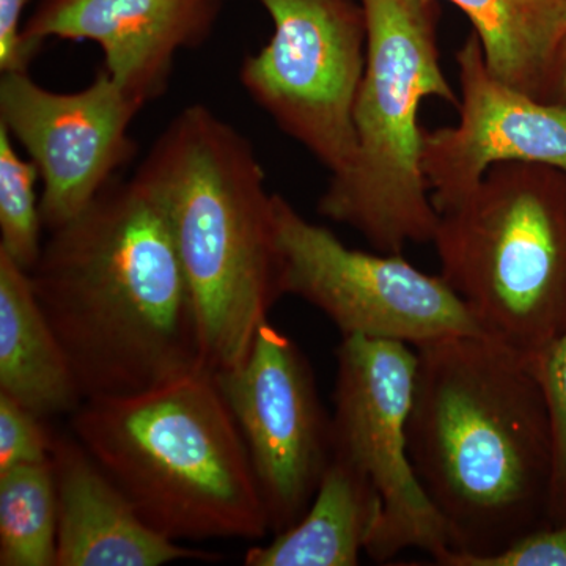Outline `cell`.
<instances>
[{
	"mask_svg": "<svg viewBox=\"0 0 566 566\" xmlns=\"http://www.w3.org/2000/svg\"><path fill=\"white\" fill-rule=\"evenodd\" d=\"M142 109L104 69L74 93L48 91L28 71L2 73L0 125L39 167L48 232L76 218L132 161L128 129Z\"/></svg>",
	"mask_w": 566,
	"mask_h": 566,
	"instance_id": "8fae6325",
	"label": "cell"
},
{
	"mask_svg": "<svg viewBox=\"0 0 566 566\" xmlns=\"http://www.w3.org/2000/svg\"><path fill=\"white\" fill-rule=\"evenodd\" d=\"M455 61L460 118L423 136L422 167L436 210L460 202L497 164H543L566 174V102H542L497 80L474 32Z\"/></svg>",
	"mask_w": 566,
	"mask_h": 566,
	"instance_id": "7c38bea8",
	"label": "cell"
},
{
	"mask_svg": "<svg viewBox=\"0 0 566 566\" xmlns=\"http://www.w3.org/2000/svg\"><path fill=\"white\" fill-rule=\"evenodd\" d=\"M57 494L51 461L0 472V565L55 566Z\"/></svg>",
	"mask_w": 566,
	"mask_h": 566,
	"instance_id": "ac0fdd59",
	"label": "cell"
},
{
	"mask_svg": "<svg viewBox=\"0 0 566 566\" xmlns=\"http://www.w3.org/2000/svg\"><path fill=\"white\" fill-rule=\"evenodd\" d=\"M274 230L282 294L322 311L342 337L430 344L486 335L442 275H430L401 253L346 248L326 227L307 221L274 193Z\"/></svg>",
	"mask_w": 566,
	"mask_h": 566,
	"instance_id": "52a82bcc",
	"label": "cell"
},
{
	"mask_svg": "<svg viewBox=\"0 0 566 566\" xmlns=\"http://www.w3.org/2000/svg\"><path fill=\"white\" fill-rule=\"evenodd\" d=\"M222 0H40L22 25L25 54L50 39L93 41L104 70L142 107L169 87L175 57L208 40Z\"/></svg>",
	"mask_w": 566,
	"mask_h": 566,
	"instance_id": "4fadbf2b",
	"label": "cell"
},
{
	"mask_svg": "<svg viewBox=\"0 0 566 566\" xmlns=\"http://www.w3.org/2000/svg\"><path fill=\"white\" fill-rule=\"evenodd\" d=\"M214 378L248 447L271 534H281L307 512L333 457V417L311 363L264 322L243 363Z\"/></svg>",
	"mask_w": 566,
	"mask_h": 566,
	"instance_id": "30bf717a",
	"label": "cell"
},
{
	"mask_svg": "<svg viewBox=\"0 0 566 566\" xmlns=\"http://www.w3.org/2000/svg\"><path fill=\"white\" fill-rule=\"evenodd\" d=\"M273 20L240 80L283 133L331 175L356 151L354 107L367 65V13L357 0H256Z\"/></svg>",
	"mask_w": 566,
	"mask_h": 566,
	"instance_id": "ba28073f",
	"label": "cell"
},
{
	"mask_svg": "<svg viewBox=\"0 0 566 566\" xmlns=\"http://www.w3.org/2000/svg\"><path fill=\"white\" fill-rule=\"evenodd\" d=\"M163 208L191 289L205 367H238L282 297L274 193L251 142L203 104L185 107L137 169Z\"/></svg>",
	"mask_w": 566,
	"mask_h": 566,
	"instance_id": "3957f363",
	"label": "cell"
},
{
	"mask_svg": "<svg viewBox=\"0 0 566 566\" xmlns=\"http://www.w3.org/2000/svg\"><path fill=\"white\" fill-rule=\"evenodd\" d=\"M441 275L486 335L536 356L566 329V174L504 163L439 211Z\"/></svg>",
	"mask_w": 566,
	"mask_h": 566,
	"instance_id": "8992f818",
	"label": "cell"
},
{
	"mask_svg": "<svg viewBox=\"0 0 566 566\" xmlns=\"http://www.w3.org/2000/svg\"><path fill=\"white\" fill-rule=\"evenodd\" d=\"M566 524V495L562 502L560 510H558L556 526H564Z\"/></svg>",
	"mask_w": 566,
	"mask_h": 566,
	"instance_id": "d4e9b609",
	"label": "cell"
},
{
	"mask_svg": "<svg viewBox=\"0 0 566 566\" xmlns=\"http://www.w3.org/2000/svg\"><path fill=\"white\" fill-rule=\"evenodd\" d=\"M441 566H566V524L538 528L491 556L447 549L434 558Z\"/></svg>",
	"mask_w": 566,
	"mask_h": 566,
	"instance_id": "7402d4cb",
	"label": "cell"
},
{
	"mask_svg": "<svg viewBox=\"0 0 566 566\" xmlns=\"http://www.w3.org/2000/svg\"><path fill=\"white\" fill-rule=\"evenodd\" d=\"M547 406L554 442V526L566 495V329L531 359Z\"/></svg>",
	"mask_w": 566,
	"mask_h": 566,
	"instance_id": "ffe728a7",
	"label": "cell"
},
{
	"mask_svg": "<svg viewBox=\"0 0 566 566\" xmlns=\"http://www.w3.org/2000/svg\"><path fill=\"white\" fill-rule=\"evenodd\" d=\"M0 394L41 419L74 415L84 397L31 275L0 252Z\"/></svg>",
	"mask_w": 566,
	"mask_h": 566,
	"instance_id": "9a60e30c",
	"label": "cell"
},
{
	"mask_svg": "<svg viewBox=\"0 0 566 566\" xmlns=\"http://www.w3.org/2000/svg\"><path fill=\"white\" fill-rule=\"evenodd\" d=\"M70 417L71 434L158 534L178 543L271 534L248 447L208 368L85 398Z\"/></svg>",
	"mask_w": 566,
	"mask_h": 566,
	"instance_id": "277c9868",
	"label": "cell"
},
{
	"mask_svg": "<svg viewBox=\"0 0 566 566\" xmlns=\"http://www.w3.org/2000/svg\"><path fill=\"white\" fill-rule=\"evenodd\" d=\"M408 344L342 337L334 387L333 453L374 485L382 515L365 554L387 564L406 549L438 558L449 549L444 520L431 504L409 455L408 419L417 353Z\"/></svg>",
	"mask_w": 566,
	"mask_h": 566,
	"instance_id": "9c48e42d",
	"label": "cell"
},
{
	"mask_svg": "<svg viewBox=\"0 0 566 566\" xmlns=\"http://www.w3.org/2000/svg\"><path fill=\"white\" fill-rule=\"evenodd\" d=\"M409 455L449 549L491 556L554 526V442L531 359L490 335L416 346Z\"/></svg>",
	"mask_w": 566,
	"mask_h": 566,
	"instance_id": "7a4b0ae2",
	"label": "cell"
},
{
	"mask_svg": "<svg viewBox=\"0 0 566 566\" xmlns=\"http://www.w3.org/2000/svg\"><path fill=\"white\" fill-rule=\"evenodd\" d=\"M367 65L356 107V151L344 172L331 175L318 212L352 227L376 251L401 253L408 243H433L439 212L424 180V98L458 107L438 46L434 0H363Z\"/></svg>",
	"mask_w": 566,
	"mask_h": 566,
	"instance_id": "5b68a950",
	"label": "cell"
},
{
	"mask_svg": "<svg viewBox=\"0 0 566 566\" xmlns=\"http://www.w3.org/2000/svg\"><path fill=\"white\" fill-rule=\"evenodd\" d=\"M55 436L46 419L0 394V472L51 461Z\"/></svg>",
	"mask_w": 566,
	"mask_h": 566,
	"instance_id": "44dd1931",
	"label": "cell"
},
{
	"mask_svg": "<svg viewBox=\"0 0 566 566\" xmlns=\"http://www.w3.org/2000/svg\"><path fill=\"white\" fill-rule=\"evenodd\" d=\"M32 0H0V71H28L31 57L21 40V18Z\"/></svg>",
	"mask_w": 566,
	"mask_h": 566,
	"instance_id": "603a6c76",
	"label": "cell"
},
{
	"mask_svg": "<svg viewBox=\"0 0 566 566\" xmlns=\"http://www.w3.org/2000/svg\"><path fill=\"white\" fill-rule=\"evenodd\" d=\"M566 102V41L554 71L553 87H551V103Z\"/></svg>",
	"mask_w": 566,
	"mask_h": 566,
	"instance_id": "cb8c5ba5",
	"label": "cell"
},
{
	"mask_svg": "<svg viewBox=\"0 0 566 566\" xmlns=\"http://www.w3.org/2000/svg\"><path fill=\"white\" fill-rule=\"evenodd\" d=\"M51 464L57 494L55 566L222 560L221 554L181 546L153 531L73 434L55 436Z\"/></svg>",
	"mask_w": 566,
	"mask_h": 566,
	"instance_id": "5bb4252c",
	"label": "cell"
},
{
	"mask_svg": "<svg viewBox=\"0 0 566 566\" xmlns=\"http://www.w3.org/2000/svg\"><path fill=\"white\" fill-rule=\"evenodd\" d=\"M382 515L370 480L344 458L331 457L307 512L266 546L245 553V566H356Z\"/></svg>",
	"mask_w": 566,
	"mask_h": 566,
	"instance_id": "2e32d148",
	"label": "cell"
},
{
	"mask_svg": "<svg viewBox=\"0 0 566 566\" xmlns=\"http://www.w3.org/2000/svg\"><path fill=\"white\" fill-rule=\"evenodd\" d=\"M39 178L36 164L18 155L9 129L0 125V252L28 273L43 249V221L35 192Z\"/></svg>",
	"mask_w": 566,
	"mask_h": 566,
	"instance_id": "d6986e66",
	"label": "cell"
},
{
	"mask_svg": "<svg viewBox=\"0 0 566 566\" xmlns=\"http://www.w3.org/2000/svg\"><path fill=\"white\" fill-rule=\"evenodd\" d=\"M449 2L472 22L488 69L497 80L551 103L554 71L566 41V0Z\"/></svg>",
	"mask_w": 566,
	"mask_h": 566,
	"instance_id": "e0dca14e",
	"label": "cell"
},
{
	"mask_svg": "<svg viewBox=\"0 0 566 566\" xmlns=\"http://www.w3.org/2000/svg\"><path fill=\"white\" fill-rule=\"evenodd\" d=\"M29 275L84 400L207 368L172 230L136 177H115L52 230Z\"/></svg>",
	"mask_w": 566,
	"mask_h": 566,
	"instance_id": "6da1fadb",
	"label": "cell"
}]
</instances>
